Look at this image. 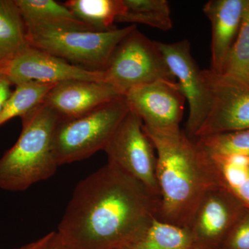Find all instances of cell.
Returning <instances> with one entry per match:
<instances>
[{
  "instance_id": "cell-1",
  "label": "cell",
  "mask_w": 249,
  "mask_h": 249,
  "mask_svg": "<svg viewBox=\"0 0 249 249\" xmlns=\"http://www.w3.org/2000/svg\"><path fill=\"white\" fill-rule=\"evenodd\" d=\"M160 196L107 163L78 183L58 230L67 249H119L156 219Z\"/></svg>"
},
{
  "instance_id": "cell-2",
  "label": "cell",
  "mask_w": 249,
  "mask_h": 249,
  "mask_svg": "<svg viewBox=\"0 0 249 249\" xmlns=\"http://www.w3.org/2000/svg\"><path fill=\"white\" fill-rule=\"evenodd\" d=\"M144 130L157 154L160 191L157 219L188 229L203 196L219 184L212 160L181 129L160 132L144 127Z\"/></svg>"
},
{
  "instance_id": "cell-3",
  "label": "cell",
  "mask_w": 249,
  "mask_h": 249,
  "mask_svg": "<svg viewBox=\"0 0 249 249\" xmlns=\"http://www.w3.org/2000/svg\"><path fill=\"white\" fill-rule=\"evenodd\" d=\"M60 117L42 103L21 118L22 129L14 146L0 158V188L24 191L53 176L58 165L53 155L54 132Z\"/></svg>"
},
{
  "instance_id": "cell-4",
  "label": "cell",
  "mask_w": 249,
  "mask_h": 249,
  "mask_svg": "<svg viewBox=\"0 0 249 249\" xmlns=\"http://www.w3.org/2000/svg\"><path fill=\"white\" fill-rule=\"evenodd\" d=\"M129 111L125 98L119 96L83 115L60 118L53 140L58 166L84 160L104 150Z\"/></svg>"
},
{
  "instance_id": "cell-5",
  "label": "cell",
  "mask_w": 249,
  "mask_h": 249,
  "mask_svg": "<svg viewBox=\"0 0 249 249\" xmlns=\"http://www.w3.org/2000/svg\"><path fill=\"white\" fill-rule=\"evenodd\" d=\"M134 24L107 31L26 29L29 45L92 71H103L116 46Z\"/></svg>"
},
{
  "instance_id": "cell-6",
  "label": "cell",
  "mask_w": 249,
  "mask_h": 249,
  "mask_svg": "<svg viewBox=\"0 0 249 249\" xmlns=\"http://www.w3.org/2000/svg\"><path fill=\"white\" fill-rule=\"evenodd\" d=\"M103 73V82L121 96L158 80L176 81L157 42L134 27L116 46Z\"/></svg>"
},
{
  "instance_id": "cell-7",
  "label": "cell",
  "mask_w": 249,
  "mask_h": 249,
  "mask_svg": "<svg viewBox=\"0 0 249 249\" xmlns=\"http://www.w3.org/2000/svg\"><path fill=\"white\" fill-rule=\"evenodd\" d=\"M103 151L107 154L108 163L128 174L160 196L155 148L137 114L129 110Z\"/></svg>"
},
{
  "instance_id": "cell-8",
  "label": "cell",
  "mask_w": 249,
  "mask_h": 249,
  "mask_svg": "<svg viewBox=\"0 0 249 249\" xmlns=\"http://www.w3.org/2000/svg\"><path fill=\"white\" fill-rule=\"evenodd\" d=\"M211 103L209 114L196 134L204 136L249 129V85L203 70Z\"/></svg>"
},
{
  "instance_id": "cell-9",
  "label": "cell",
  "mask_w": 249,
  "mask_h": 249,
  "mask_svg": "<svg viewBox=\"0 0 249 249\" xmlns=\"http://www.w3.org/2000/svg\"><path fill=\"white\" fill-rule=\"evenodd\" d=\"M157 44L189 106L185 132L190 138L196 140V134L209 114L211 103L203 70H199L192 56L188 40Z\"/></svg>"
},
{
  "instance_id": "cell-10",
  "label": "cell",
  "mask_w": 249,
  "mask_h": 249,
  "mask_svg": "<svg viewBox=\"0 0 249 249\" xmlns=\"http://www.w3.org/2000/svg\"><path fill=\"white\" fill-rule=\"evenodd\" d=\"M124 96L129 110L142 119L145 128L160 132L180 129L186 100L177 81L158 80L134 88Z\"/></svg>"
},
{
  "instance_id": "cell-11",
  "label": "cell",
  "mask_w": 249,
  "mask_h": 249,
  "mask_svg": "<svg viewBox=\"0 0 249 249\" xmlns=\"http://www.w3.org/2000/svg\"><path fill=\"white\" fill-rule=\"evenodd\" d=\"M247 209L224 187L217 185L203 196L188 227L193 249H219Z\"/></svg>"
},
{
  "instance_id": "cell-12",
  "label": "cell",
  "mask_w": 249,
  "mask_h": 249,
  "mask_svg": "<svg viewBox=\"0 0 249 249\" xmlns=\"http://www.w3.org/2000/svg\"><path fill=\"white\" fill-rule=\"evenodd\" d=\"M0 72L8 77L14 86L31 81L52 84L73 80L103 82V71L72 65L29 45L0 70Z\"/></svg>"
},
{
  "instance_id": "cell-13",
  "label": "cell",
  "mask_w": 249,
  "mask_h": 249,
  "mask_svg": "<svg viewBox=\"0 0 249 249\" xmlns=\"http://www.w3.org/2000/svg\"><path fill=\"white\" fill-rule=\"evenodd\" d=\"M123 96L103 81L73 80L58 83L52 88L44 103L60 119L77 117Z\"/></svg>"
},
{
  "instance_id": "cell-14",
  "label": "cell",
  "mask_w": 249,
  "mask_h": 249,
  "mask_svg": "<svg viewBox=\"0 0 249 249\" xmlns=\"http://www.w3.org/2000/svg\"><path fill=\"white\" fill-rule=\"evenodd\" d=\"M246 3L247 0H210L203 8L212 29L210 70L214 73H222L240 30Z\"/></svg>"
},
{
  "instance_id": "cell-15",
  "label": "cell",
  "mask_w": 249,
  "mask_h": 249,
  "mask_svg": "<svg viewBox=\"0 0 249 249\" xmlns=\"http://www.w3.org/2000/svg\"><path fill=\"white\" fill-rule=\"evenodd\" d=\"M209 155L219 185L249 209V157L240 155Z\"/></svg>"
},
{
  "instance_id": "cell-16",
  "label": "cell",
  "mask_w": 249,
  "mask_h": 249,
  "mask_svg": "<svg viewBox=\"0 0 249 249\" xmlns=\"http://www.w3.org/2000/svg\"><path fill=\"white\" fill-rule=\"evenodd\" d=\"M29 45L15 0H0V70Z\"/></svg>"
},
{
  "instance_id": "cell-17",
  "label": "cell",
  "mask_w": 249,
  "mask_h": 249,
  "mask_svg": "<svg viewBox=\"0 0 249 249\" xmlns=\"http://www.w3.org/2000/svg\"><path fill=\"white\" fill-rule=\"evenodd\" d=\"M73 16L98 31L116 29V19L123 14V0H68L63 3Z\"/></svg>"
},
{
  "instance_id": "cell-18",
  "label": "cell",
  "mask_w": 249,
  "mask_h": 249,
  "mask_svg": "<svg viewBox=\"0 0 249 249\" xmlns=\"http://www.w3.org/2000/svg\"><path fill=\"white\" fill-rule=\"evenodd\" d=\"M119 249H193L188 229L154 219L139 239Z\"/></svg>"
},
{
  "instance_id": "cell-19",
  "label": "cell",
  "mask_w": 249,
  "mask_h": 249,
  "mask_svg": "<svg viewBox=\"0 0 249 249\" xmlns=\"http://www.w3.org/2000/svg\"><path fill=\"white\" fill-rule=\"evenodd\" d=\"M124 11L116 22L145 24L167 31L173 27L171 11L167 0H123Z\"/></svg>"
},
{
  "instance_id": "cell-20",
  "label": "cell",
  "mask_w": 249,
  "mask_h": 249,
  "mask_svg": "<svg viewBox=\"0 0 249 249\" xmlns=\"http://www.w3.org/2000/svg\"><path fill=\"white\" fill-rule=\"evenodd\" d=\"M55 85L31 81L16 85L0 113V126L14 118H22L38 107Z\"/></svg>"
},
{
  "instance_id": "cell-21",
  "label": "cell",
  "mask_w": 249,
  "mask_h": 249,
  "mask_svg": "<svg viewBox=\"0 0 249 249\" xmlns=\"http://www.w3.org/2000/svg\"><path fill=\"white\" fill-rule=\"evenodd\" d=\"M223 76L249 85V0H247L240 30L223 67Z\"/></svg>"
},
{
  "instance_id": "cell-22",
  "label": "cell",
  "mask_w": 249,
  "mask_h": 249,
  "mask_svg": "<svg viewBox=\"0 0 249 249\" xmlns=\"http://www.w3.org/2000/svg\"><path fill=\"white\" fill-rule=\"evenodd\" d=\"M196 141L210 155H240L249 157V129L204 136Z\"/></svg>"
},
{
  "instance_id": "cell-23",
  "label": "cell",
  "mask_w": 249,
  "mask_h": 249,
  "mask_svg": "<svg viewBox=\"0 0 249 249\" xmlns=\"http://www.w3.org/2000/svg\"><path fill=\"white\" fill-rule=\"evenodd\" d=\"M15 2L25 27L55 18L75 17L65 4L53 0H15Z\"/></svg>"
},
{
  "instance_id": "cell-24",
  "label": "cell",
  "mask_w": 249,
  "mask_h": 249,
  "mask_svg": "<svg viewBox=\"0 0 249 249\" xmlns=\"http://www.w3.org/2000/svg\"><path fill=\"white\" fill-rule=\"evenodd\" d=\"M219 249H249V209H246Z\"/></svg>"
},
{
  "instance_id": "cell-25",
  "label": "cell",
  "mask_w": 249,
  "mask_h": 249,
  "mask_svg": "<svg viewBox=\"0 0 249 249\" xmlns=\"http://www.w3.org/2000/svg\"><path fill=\"white\" fill-rule=\"evenodd\" d=\"M14 86L8 77L0 72V113L2 110L6 100L12 93L11 87Z\"/></svg>"
},
{
  "instance_id": "cell-26",
  "label": "cell",
  "mask_w": 249,
  "mask_h": 249,
  "mask_svg": "<svg viewBox=\"0 0 249 249\" xmlns=\"http://www.w3.org/2000/svg\"><path fill=\"white\" fill-rule=\"evenodd\" d=\"M53 235L54 231L49 232L39 240L15 249H49Z\"/></svg>"
},
{
  "instance_id": "cell-27",
  "label": "cell",
  "mask_w": 249,
  "mask_h": 249,
  "mask_svg": "<svg viewBox=\"0 0 249 249\" xmlns=\"http://www.w3.org/2000/svg\"><path fill=\"white\" fill-rule=\"evenodd\" d=\"M67 249L64 247L63 245H62L60 240H59L55 231H54L53 239H52L50 249Z\"/></svg>"
}]
</instances>
